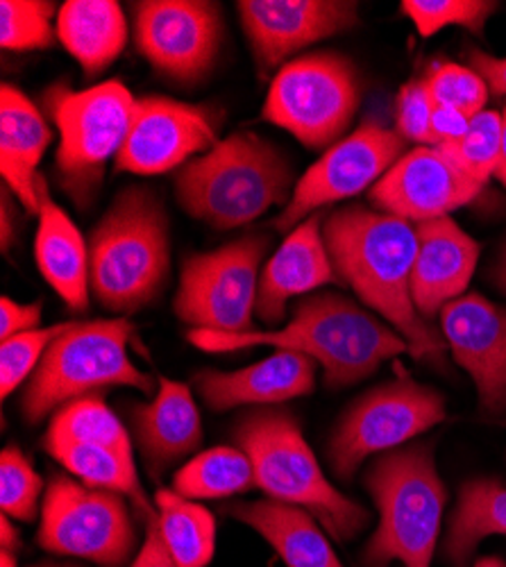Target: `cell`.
I'll use <instances>...</instances> for the list:
<instances>
[{"label": "cell", "mask_w": 506, "mask_h": 567, "mask_svg": "<svg viewBox=\"0 0 506 567\" xmlns=\"http://www.w3.org/2000/svg\"><path fill=\"white\" fill-rule=\"evenodd\" d=\"M434 99L425 80H413L400 89L395 107V132L411 144L434 146L432 144V116Z\"/></svg>", "instance_id": "obj_38"}, {"label": "cell", "mask_w": 506, "mask_h": 567, "mask_svg": "<svg viewBox=\"0 0 506 567\" xmlns=\"http://www.w3.org/2000/svg\"><path fill=\"white\" fill-rule=\"evenodd\" d=\"M471 69H475L495 96H506V58H495L484 51H468Z\"/></svg>", "instance_id": "obj_42"}, {"label": "cell", "mask_w": 506, "mask_h": 567, "mask_svg": "<svg viewBox=\"0 0 506 567\" xmlns=\"http://www.w3.org/2000/svg\"><path fill=\"white\" fill-rule=\"evenodd\" d=\"M473 567H506V560L499 556H484Z\"/></svg>", "instance_id": "obj_47"}, {"label": "cell", "mask_w": 506, "mask_h": 567, "mask_svg": "<svg viewBox=\"0 0 506 567\" xmlns=\"http://www.w3.org/2000/svg\"><path fill=\"white\" fill-rule=\"evenodd\" d=\"M155 506L159 534L175 567H207L216 551L214 515L173 488H159Z\"/></svg>", "instance_id": "obj_29"}, {"label": "cell", "mask_w": 506, "mask_h": 567, "mask_svg": "<svg viewBox=\"0 0 506 567\" xmlns=\"http://www.w3.org/2000/svg\"><path fill=\"white\" fill-rule=\"evenodd\" d=\"M419 252L411 275V296L419 313L430 322L466 296L479 261V244L450 216L416 225Z\"/></svg>", "instance_id": "obj_19"}, {"label": "cell", "mask_w": 506, "mask_h": 567, "mask_svg": "<svg viewBox=\"0 0 506 567\" xmlns=\"http://www.w3.org/2000/svg\"><path fill=\"white\" fill-rule=\"evenodd\" d=\"M323 223L320 212L302 220L266 264L257 298V316L266 324L285 320L291 298L339 281L323 236Z\"/></svg>", "instance_id": "obj_21"}, {"label": "cell", "mask_w": 506, "mask_h": 567, "mask_svg": "<svg viewBox=\"0 0 506 567\" xmlns=\"http://www.w3.org/2000/svg\"><path fill=\"white\" fill-rule=\"evenodd\" d=\"M227 513L255 529L287 567H343L313 515L300 506L259 499L233 504Z\"/></svg>", "instance_id": "obj_25"}, {"label": "cell", "mask_w": 506, "mask_h": 567, "mask_svg": "<svg viewBox=\"0 0 506 567\" xmlns=\"http://www.w3.org/2000/svg\"><path fill=\"white\" fill-rule=\"evenodd\" d=\"M257 486L250 456L241 447H211L182 465L173 491L187 499H225Z\"/></svg>", "instance_id": "obj_30"}, {"label": "cell", "mask_w": 506, "mask_h": 567, "mask_svg": "<svg viewBox=\"0 0 506 567\" xmlns=\"http://www.w3.org/2000/svg\"><path fill=\"white\" fill-rule=\"evenodd\" d=\"M43 482L34 472L30 458L14 445L0 456V508L3 515L21 523H32L39 515Z\"/></svg>", "instance_id": "obj_35"}, {"label": "cell", "mask_w": 506, "mask_h": 567, "mask_svg": "<svg viewBox=\"0 0 506 567\" xmlns=\"http://www.w3.org/2000/svg\"><path fill=\"white\" fill-rule=\"evenodd\" d=\"M41 322V302L21 305L12 298L0 300V341L14 339L19 334L39 329Z\"/></svg>", "instance_id": "obj_39"}, {"label": "cell", "mask_w": 506, "mask_h": 567, "mask_svg": "<svg viewBox=\"0 0 506 567\" xmlns=\"http://www.w3.org/2000/svg\"><path fill=\"white\" fill-rule=\"evenodd\" d=\"M51 127L25 93L12 84L0 91V171L19 203L39 214V162L51 144Z\"/></svg>", "instance_id": "obj_23"}, {"label": "cell", "mask_w": 506, "mask_h": 567, "mask_svg": "<svg viewBox=\"0 0 506 567\" xmlns=\"http://www.w3.org/2000/svg\"><path fill=\"white\" fill-rule=\"evenodd\" d=\"M502 118H504V130H502V153H499V164H497L495 177L506 186V107H504V112H502Z\"/></svg>", "instance_id": "obj_46"}, {"label": "cell", "mask_w": 506, "mask_h": 567, "mask_svg": "<svg viewBox=\"0 0 506 567\" xmlns=\"http://www.w3.org/2000/svg\"><path fill=\"white\" fill-rule=\"evenodd\" d=\"M495 10L497 3H484V0H404L402 3V12L423 37H432L450 25L482 32Z\"/></svg>", "instance_id": "obj_34"}, {"label": "cell", "mask_w": 506, "mask_h": 567, "mask_svg": "<svg viewBox=\"0 0 506 567\" xmlns=\"http://www.w3.org/2000/svg\"><path fill=\"white\" fill-rule=\"evenodd\" d=\"M468 125H471V116L462 114L458 110L445 107V105H434L432 144L434 146L454 144V141H458L466 134Z\"/></svg>", "instance_id": "obj_40"}, {"label": "cell", "mask_w": 506, "mask_h": 567, "mask_svg": "<svg viewBox=\"0 0 506 567\" xmlns=\"http://www.w3.org/2000/svg\"><path fill=\"white\" fill-rule=\"evenodd\" d=\"M132 432L155 480L175 461L196 452L203 443V422L189 386L159 377L155 398L134 406Z\"/></svg>", "instance_id": "obj_22"}, {"label": "cell", "mask_w": 506, "mask_h": 567, "mask_svg": "<svg viewBox=\"0 0 506 567\" xmlns=\"http://www.w3.org/2000/svg\"><path fill=\"white\" fill-rule=\"evenodd\" d=\"M39 545L101 567H123L136 549V527L125 495L55 475L43 495Z\"/></svg>", "instance_id": "obj_12"}, {"label": "cell", "mask_w": 506, "mask_h": 567, "mask_svg": "<svg viewBox=\"0 0 506 567\" xmlns=\"http://www.w3.org/2000/svg\"><path fill=\"white\" fill-rule=\"evenodd\" d=\"M359 101L361 82L354 64L337 53H313L278 71L264 118L291 132L307 148L330 151L352 125Z\"/></svg>", "instance_id": "obj_9"}, {"label": "cell", "mask_w": 506, "mask_h": 567, "mask_svg": "<svg viewBox=\"0 0 506 567\" xmlns=\"http://www.w3.org/2000/svg\"><path fill=\"white\" fill-rule=\"evenodd\" d=\"M264 234H250L214 252L192 255L182 266L175 316L194 329L220 334L252 332L259 298V266L268 250Z\"/></svg>", "instance_id": "obj_11"}, {"label": "cell", "mask_w": 506, "mask_h": 567, "mask_svg": "<svg viewBox=\"0 0 506 567\" xmlns=\"http://www.w3.org/2000/svg\"><path fill=\"white\" fill-rule=\"evenodd\" d=\"M43 450L60 461L69 470V475L82 480V484L125 495L134 508L144 515V523L157 515L151 499L146 497L140 475H136L134 456L96 443L71 441L43 443Z\"/></svg>", "instance_id": "obj_28"}, {"label": "cell", "mask_w": 506, "mask_h": 567, "mask_svg": "<svg viewBox=\"0 0 506 567\" xmlns=\"http://www.w3.org/2000/svg\"><path fill=\"white\" fill-rule=\"evenodd\" d=\"M235 441L250 456L257 486L268 499L309 511L339 543L354 540L371 525V513L328 482L289 411L246 413L237 422Z\"/></svg>", "instance_id": "obj_6"}, {"label": "cell", "mask_w": 506, "mask_h": 567, "mask_svg": "<svg viewBox=\"0 0 506 567\" xmlns=\"http://www.w3.org/2000/svg\"><path fill=\"white\" fill-rule=\"evenodd\" d=\"M130 567H175V563L164 545V538L159 534L157 515L151 517L146 523V540H144L142 549L136 551Z\"/></svg>", "instance_id": "obj_41"}, {"label": "cell", "mask_w": 506, "mask_h": 567, "mask_svg": "<svg viewBox=\"0 0 506 567\" xmlns=\"http://www.w3.org/2000/svg\"><path fill=\"white\" fill-rule=\"evenodd\" d=\"M23 547L19 529L12 525V517L3 515L0 517V551L17 554Z\"/></svg>", "instance_id": "obj_43"}, {"label": "cell", "mask_w": 506, "mask_h": 567, "mask_svg": "<svg viewBox=\"0 0 506 567\" xmlns=\"http://www.w3.org/2000/svg\"><path fill=\"white\" fill-rule=\"evenodd\" d=\"M55 6L45 0H3L0 3V45L6 51H45L55 45Z\"/></svg>", "instance_id": "obj_33"}, {"label": "cell", "mask_w": 506, "mask_h": 567, "mask_svg": "<svg viewBox=\"0 0 506 567\" xmlns=\"http://www.w3.org/2000/svg\"><path fill=\"white\" fill-rule=\"evenodd\" d=\"M216 144V125L205 107L148 96L136 101L116 166L134 175H162Z\"/></svg>", "instance_id": "obj_15"}, {"label": "cell", "mask_w": 506, "mask_h": 567, "mask_svg": "<svg viewBox=\"0 0 506 567\" xmlns=\"http://www.w3.org/2000/svg\"><path fill=\"white\" fill-rule=\"evenodd\" d=\"M8 194H10V188H6V192H3V203H0V223H3V227H0V246H3V252H8V248L12 246V234H14L12 207H10Z\"/></svg>", "instance_id": "obj_44"}, {"label": "cell", "mask_w": 506, "mask_h": 567, "mask_svg": "<svg viewBox=\"0 0 506 567\" xmlns=\"http://www.w3.org/2000/svg\"><path fill=\"white\" fill-rule=\"evenodd\" d=\"M323 236L339 281L395 329L413 359L443 365L447 343L419 313L411 296L416 225L354 205L332 212L323 223Z\"/></svg>", "instance_id": "obj_1"}, {"label": "cell", "mask_w": 506, "mask_h": 567, "mask_svg": "<svg viewBox=\"0 0 506 567\" xmlns=\"http://www.w3.org/2000/svg\"><path fill=\"white\" fill-rule=\"evenodd\" d=\"M41 209L34 257L43 279L73 311L89 307V246L69 214L51 198L45 179L39 182Z\"/></svg>", "instance_id": "obj_24"}, {"label": "cell", "mask_w": 506, "mask_h": 567, "mask_svg": "<svg viewBox=\"0 0 506 567\" xmlns=\"http://www.w3.org/2000/svg\"><path fill=\"white\" fill-rule=\"evenodd\" d=\"M482 188L438 146H416L371 188V203L378 212L419 225L466 207Z\"/></svg>", "instance_id": "obj_17"}, {"label": "cell", "mask_w": 506, "mask_h": 567, "mask_svg": "<svg viewBox=\"0 0 506 567\" xmlns=\"http://www.w3.org/2000/svg\"><path fill=\"white\" fill-rule=\"evenodd\" d=\"M293 192L289 159L255 132L218 141L175 177L179 207L216 229L250 225L270 207L289 205Z\"/></svg>", "instance_id": "obj_3"}, {"label": "cell", "mask_w": 506, "mask_h": 567, "mask_svg": "<svg viewBox=\"0 0 506 567\" xmlns=\"http://www.w3.org/2000/svg\"><path fill=\"white\" fill-rule=\"evenodd\" d=\"M443 420L445 398L406 374L368 391L332 432L330 465L337 480L352 482L368 456L397 450Z\"/></svg>", "instance_id": "obj_10"}, {"label": "cell", "mask_w": 506, "mask_h": 567, "mask_svg": "<svg viewBox=\"0 0 506 567\" xmlns=\"http://www.w3.org/2000/svg\"><path fill=\"white\" fill-rule=\"evenodd\" d=\"M171 270L168 216L142 186L121 192L89 239V279L99 302L114 313H134L166 287Z\"/></svg>", "instance_id": "obj_5"}, {"label": "cell", "mask_w": 506, "mask_h": 567, "mask_svg": "<svg viewBox=\"0 0 506 567\" xmlns=\"http://www.w3.org/2000/svg\"><path fill=\"white\" fill-rule=\"evenodd\" d=\"M493 279H495L497 287L506 293V244H504V248H502V252H499V257H497V261H495Z\"/></svg>", "instance_id": "obj_45"}, {"label": "cell", "mask_w": 506, "mask_h": 567, "mask_svg": "<svg viewBox=\"0 0 506 567\" xmlns=\"http://www.w3.org/2000/svg\"><path fill=\"white\" fill-rule=\"evenodd\" d=\"M58 37L86 75H99L123 53L127 21L114 0H69L58 17Z\"/></svg>", "instance_id": "obj_26"}, {"label": "cell", "mask_w": 506, "mask_h": 567, "mask_svg": "<svg viewBox=\"0 0 506 567\" xmlns=\"http://www.w3.org/2000/svg\"><path fill=\"white\" fill-rule=\"evenodd\" d=\"M237 8L264 75L307 45L359 23V6L345 0H241Z\"/></svg>", "instance_id": "obj_16"}, {"label": "cell", "mask_w": 506, "mask_h": 567, "mask_svg": "<svg viewBox=\"0 0 506 567\" xmlns=\"http://www.w3.org/2000/svg\"><path fill=\"white\" fill-rule=\"evenodd\" d=\"M504 118L499 112L484 110L471 118L466 134L454 144L438 146L458 168L482 186L495 175L502 153Z\"/></svg>", "instance_id": "obj_32"}, {"label": "cell", "mask_w": 506, "mask_h": 567, "mask_svg": "<svg viewBox=\"0 0 506 567\" xmlns=\"http://www.w3.org/2000/svg\"><path fill=\"white\" fill-rule=\"evenodd\" d=\"M34 567H80V565H73V563H39Z\"/></svg>", "instance_id": "obj_49"}, {"label": "cell", "mask_w": 506, "mask_h": 567, "mask_svg": "<svg viewBox=\"0 0 506 567\" xmlns=\"http://www.w3.org/2000/svg\"><path fill=\"white\" fill-rule=\"evenodd\" d=\"M490 536L506 538V488L497 480H471L458 488L443 558L452 567H466L479 543Z\"/></svg>", "instance_id": "obj_27"}, {"label": "cell", "mask_w": 506, "mask_h": 567, "mask_svg": "<svg viewBox=\"0 0 506 567\" xmlns=\"http://www.w3.org/2000/svg\"><path fill=\"white\" fill-rule=\"evenodd\" d=\"M69 327L71 322H62L53 327L32 329V332L3 341V346H0V395H3V400H8L39 368L45 350H49L53 341L62 337Z\"/></svg>", "instance_id": "obj_37"}, {"label": "cell", "mask_w": 506, "mask_h": 567, "mask_svg": "<svg viewBox=\"0 0 506 567\" xmlns=\"http://www.w3.org/2000/svg\"><path fill=\"white\" fill-rule=\"evenodd\" d=\"M363 486L371 493L380 523L361 554L363 567H432L441 536L447 491L436 470L434 447L411 443L378 454Z\"/></svg>", "instance_id": "obj_4"}, {"label": "cell", "mask_w": 506, "mask_h": 567, "mask_svg": "<svg viewBox=\"0 0 506 567\" xmlns=\"http://www.w3.org/2000/svg\"><path fill=\"white\" fill-rule=\"evenodd\" d=\"M136 101L121 82H103L84 91L53 86L45 110L60 130L58 173L75 205L94 198L105 164L118 157Z\"/></svg>", "instance_id": "obj_8"}, {"label": "cell", "mask_w": 506, "mask_h": 567, "mask_svg": "<svg viewBox=\"0 0 506 567\" xmlns=\"http://www.w3.org/2000/svg\"><path fill=\"white\" fill-rule=\"evenodd\" d=\"M96 443L132 456L130 434L107 406L103 395H86L58 409L45 430L43 443Z\"/></svg>", "instance_id": "obj_31"}, {"label": "cell", "mask_w": 506, "mask_h": 567, "mask_svg": "<svg viewBox=\"0 0 506 567\" xmlns=\"http://www.w3.org/2000/svg\"><path fill=\"white\" fill-rule=\"evenodd\" d=\"M425 82L436 105L458 110L471 118L486 110L490 89L475 69L458 66L452 62H434L427 71Z\"/></svg>", "instance_id": "obj_36"}, {"label": "cell", "mask_w": 506, "mask_h": 567, "mask_svg": "<svg viewBox=\"0 0 506 567\" xmlns=\"http://www.w3.org/2000/svg\"><path fill=\"white\" fill-rule=\"evenodd\" d=\"M189 343L203 352H239L255 346H272L311 357L326 370V386L332 391L363 382L378 368L409 352L395 329L339 293H313L304 298L293 318L270 332L220 334L211 329H192Z\"/></svg>", "instance_id": "obj_2"}, {"label": "cell", "mask_w": 506, "mask_h": 567, "mask_svg": "<svg viewBox=\"0 0 506 567\" xmlns=\"http://www.w3.org/2000/svg\"><path fill=\"white\" fill-rule=\"evenodd\" d=\"M220 10L205 0H144L134 3V41L151 66L175 80L198 82L218 55Z\"/></svg>", "instance_id": "obj_14"}, {"label": "cell", "mask_w": 506, "mask_h": 567, "mask_svg": "<svg viewBox=\"0 0 506 567\" xmlns=\"http://www.w3.org/2000/svg\"><path fill=\"white\" fill-rule=\"evenodd\" d=\"M132 337L134 324L127 318L71 322L32 372L21 400L23 417L39 424L64 404L114 386L151 393V377L130 359Z\"/></svg>", "instance_id": "obj_7"}, {"label": "cell", "mask_w": 506, "mask_h": 567, "mask_svg": "<svg viewBox=\"0 0 506 567\" xmlns=\"http://www.w3.org/2000/svg\"><path fill=\"white\" fill-rule=\"evenodd\" d=\"M0 567H19L17 556L10 551H0Z\"/></svg>", "instance_id": "obj_48"}, {"label": "cell", "mask_w": 506, "mask_h": 567, "mask_svg": "<svg viewBox=\"0 0 506 567\" xmlns=\"http://www.w3.org/2000/svg\"><path fill=\"white\" fill-rule=\"evenodd\" d=\"M441 334L477 386L479 409L490 417L506 415V309L468 293L441 311Z\"/></svg>", "instance_id": "obj_18"}, {"label": "cell", "mask_w": 506, "mask_h": 567, "mask_svg": "<svg viewBox=\"0 0 506 567\" xmlns=\"http://www.w3.org/2000/svg\"><path fill=\"white\" fill-rule=\"evenodd\" d=\"M404 151L406 141L395 130L365 118L296 182L291 203L275 218V227L291 231L323 207L373 188Z\"/></svg>", "instance_id": "obj_13"}, {"label": "cell", "mask_w": 506, "mask_h": 567, "mask_svg": "<svg viewBox=\"0 0 506 567\" xmlns=\"http://www.w3.org/2000/svg\"><path fill=\"white\" fill-rule=\"evenodd\" d=\"M316 370L318 363L307 354L275 350L270 357L241 370H200L194 374V384L211 411L268 406L313 393Z\"/></svg>", "instance_id": "obj_20"}]
</instances>
